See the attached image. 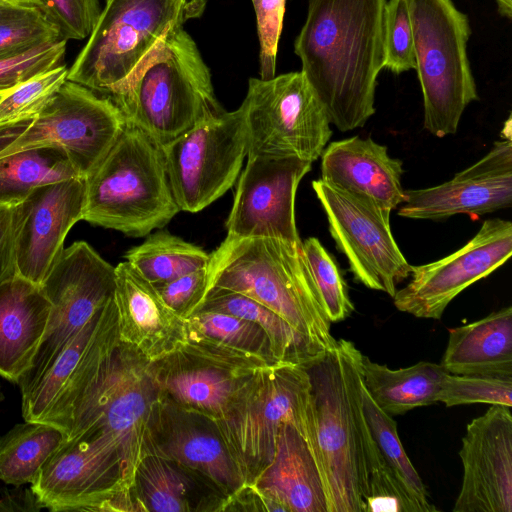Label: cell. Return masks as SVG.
<instances>
[{
    "label": "cell",
    "mask_w": 512,
    "mask_h": 512,
    "mask_svg": "<svg viewBox=\"0 0 512 512\" xmlns=\"http://www.w3.org/2000/svg\"><path fill=\"white\" fill-rule=\"evenodd\" d=\"M402 172L401 160L371 138L334 141L321 154L320 179L389 213L404 201Z\"/></svg>",
    "instance_id": "603a6c76"
},
{
    "label": "cell",
    "mask_w": 512,
    "mask_h": 512,
    "mask_svg": "<svg viewBox=\"0 0 512 512\" xmlns=\"http://www.w3.org/2000/svg\"><path fill=\"white\" fill-rule=\"evenodd\" d=\"M207 293L235 292L264 305L313 344L331 349L336 339L301 242L226 236L210 254ZM206 298V297H205Z\"/></svg>",
    "instance_id": "277c9868"
},
{
    "label": "cell",
    "mask_w": 512,
    "mask_h": 512,
    "mask_svg": "<svg viewBox=\"0 0 512 512\" xmlns=\"http://www.w3.org/2000/svg\"><path fill=\"white\" fill-rule=\"evenodd\" d=\"M440 365L450 374L512 376V307L448 329Z\"/></svg>",
    "instance_id": "4316f807"
},
{
    "label": "cell",
    "mask_w": 512,
    "mask_h": 512,
    "mask_svg": "<svg viewBox=\"0 0 512 512\" xmlns=\"http://www.w3.org/2000/svg\"><path fill=\"white\" fill-rule=\"evenodd\" d=\"M180 212L170 187L162 148L126 123L109 152L85 178L82 220L144 237Z\"/></svg>",
    "instance_id": "8992f818"
},
{
    "label": "cell",
    "mask_w": 512,
    "mask_h": 512,
    "mask_svg": "<svg viewBox=\"0 0 512 512\" xmlns=\"http://www.w3.org/2000/svg\"><path fill=\"white\" fill-rule=\"evenodd\" d=\"M480 160L437 186L404 190L398 215L410 219L444 220L456 214L483 215L512 204L511 117Z\"/></svg>",
    "instance_id": "e0dca14e"
},
{
    "label": "cell",
    "mask_w": 512,
    "mask_h": 512,
    "mask_svg": "<svg viewBox=\"0 0 512 512\" xmlns=\"http://www.w3.org/2000/svg\"><path fill=\"white\" fill-rule=\"evenodd\" d=\"M511 254L512 223L500 218L486 220L457 251L412 266L409 283L393 297L394 306L417 318L439 320L456 296L498 269Z\"/></svg>",
    "instance_id": "9a60e30c"
},
{
    "label": "cell",
    "mask_w": 512,
    "mask_h": 512,
    "mask_svg": "<svg viewBox=\"0 0 512 512\" xmlns=\"http://www.w3.org/2000/svg\"><path fill=\"white\" fill-rule=\"evenodd\" d=\"M85 179L39 186L17 203L15 239L18 276L41 285L64 250V241L82 220Z\"/></svg>",
    "instance_id": "ffe728a7"
},
{
    "label": "cell",
    "mask_w": 512,
    "mask_h": 512,
    "mask_svg": "<svg viewBox=\"0 0 512 512\" xmlns=\"http://www.w3.org/2000/svg\"><path fill=\"white\" fill-rule=\"evenodd\" d=\"M17 204L0 205V285L18 277L15 239Z\"/></svg>",
    "instance_id": "bcb514c9"
},
{
    "label": "cell",
    "mask_w": 512,
    "mask_h": 512,
    "mask_svg": "<svg viewBox=\"0 0 512 512\" xmlns=\"http://www.w3.org/2000/svg\"><path fill=\"white\" fill-rule=\"evenodd\" d=\"M446 373L440 364L427 361L394 370L363 354L360 359L364 387L377 406L390 416L436 403Z\"/></svg>",
    "instance_id": "83f0119b"
},
{
    "label": "cell",
    "mask_w": 512,
    "mask_h": 512,
    "mask_svg": "<svg viewBox=\"0 0 512 512\" xmlns=\"http://www.w3.org/2000/svg\"><path fill=\"white\" fill-rule=\"evenodd\" d=\"M144 453L191 469L227 499L244 485L215 421L159 399L149 417Z\"/></svg>",
    "instance_id": "44dd1931"
},
{
    "label": "cell",
    "mask_w": 512,
    "mask_h": 512,
    "mask_svg": "<svg viewBox=\"0 0 512 512\" xmlns=\"http://www.w3.org/2000/svg\"><path fill=\"white\" fill-rule=\"evenodd\" d=\"M367 484L363 512H424L382 457L369 428L365 437Z\"/></svg>",
    "instance_id": "8d00e7d4"
},
{
    "label": "cell",
    "mask_w": 512,
    "mask_h": 512,
    "mask_svg": "<svg viewBox=\"0 0 512 512\" xmlns=\"http://www.w3.org/2000/svg\"><path fill=\"white\" fill-rule=\"evenodd\" d=\"M353 342L334 346L303 365L310 378L312 426L308 444L319 469L327 512H363L367 484L360 359Z\"/></svg>",
    "instance_id": "3957f363"
},
{
    "label": "cell",
    "mask_w": 512,
    "mask_h": 512,
    "mask_svg": "<svg viewBox=\"0 0 512 512\" xmlns=\"http://www.w3.org/2000/svg\"><path fill=\"white\" fill-rule=\"evenodd\" d=\"M78 177L82 178L62 148L10 154L0 158V205L20 203L39 186Z\"/></svg>",
    "instance_id": "4dcf8cb0"
},
{
    "label": "cell",
    "mask_w": 512,
    "mask_h": 512,
    "mask_svg": "<svg viewBox=\"0 0 512 512\" xmlns=\"http://www.w3.org/2000/svg\"><path fill=\"white\" fill-rule=\"evenodd\" d=\"M437 402L447 407L486 403L512 407V376L446 373Z\"/></svg>",
    "instance_id": "f35d334b"
},
{
    "label": "cell",
    "mask_w": 512,
    "mask_h": 512,
    "mask_svg": "<svg viewBox=\"0 0 512 512\" xmlns=\"http://www.w3.org/2000/svg\"><path fill=\"white\" fill-rule=\"evenodd\" d=\"M302 248L328 320L344 321L353 313L354 304L337 262L316 237L305 239Z\"/></svg>",
    "instance_id": "74e56055"
},
{
    "label": "cell",
    "mask_w": 512,
    "mask_h": 512,
    "mask_svg": "<svg viewBox=\"0 0 512 512\" xmlns=\"http://www.w3.org/2000/svg\"><path fill=\"white\" fill-rule=\"evenodd\" d=\"M166 305L186 319L197 312L207 293V270L201 268L174 280L153 284Z\"/></svg>",
    "instance_id": "f6af8a7d"
},
{
    "label": "cell",
    "mask_w": 512,
    "mask_h": 512,
    "mask_svg": "<svg viewBox=\"0 0 512 512\" xmlns=\"http://www.w3.org/2000/svg\"><path fill=\"white\" fill-rule=\"evenodd\" d=\"M36 1L66 41L89 37L101 12L99 0Z\"/></svg>",
    "instance_id": "7bdbcfd3"
},
{
    "label": "cell",
    "mask_w": 512,
    "mask_h": 512,
    "mask_svg": "<svg viewBox=\"0 0 512 512\" xmlns=\"http://www.w3.org/2000/svg\"><path fill=\"white\" fill-rule=\"evenodd\" d=\"M126 121L109 97L70 80L28 117L0 123V158L17 152L59 147L87 178L114 145Z\"/></svg>",
    "instance_id": "30bf717a"
},
{
    "label": "cell",
    "mask_w": 512,
    "mask_h": 512,
    "mask_svg": "<svg viewBox=\"0 0 512 512\" xmlns=\"http://www.w3.org/2000/svg\"><path fill=\"white\" fill-rule=\"evenodd\" d=\"M50 309L40 285L19 276L0 285V377L18 384L29 370Z\"/></svg>",
    "instance_id": "cb8c5ba5"
},
{
    "label": "cell",
    "mask_w": 512,
    "mask_h": 512,
    "mask_svg": "<svg viewBox=\"0 0 512 512\" xmlns=\"http://www.w3.org/2000/svg\"><path fill=\"white\" fill-rule=\"evenodd\" d=\"M259 39L260 78L271 79L276 72L278 43L283 28L286 0H251Z\"/></svg>",
    "instance_id": "ee69618b"
},
{
    "label": "cell",
    "mask_w": 512,
    "mask_h": 512,
    "mask_svg": "<svg viewBox=\"0 0 512 512\" xmlns=\"http://www.w3.org/2000/svg\"><path fill=\"white\" fill-rule=\"evenodd\" d=\"M177 1H180V2H186L187 0H177Z\"/></svg>",
    "instance_id": "816d5d0a"
},
{
    "label": "cell",
    "mask_w": 512,
    "mask_h": 512,
    "mask_svg": "<svg viewBox=\"0 0 512 512\" xmlns=\"http://www.w3.org/2000/svg\"><path fill=\"white\" fill-rule=\"evenodd\" d=\"M132 125L160 146L224 109L197 44L178 24L127 84L108 95Z\"/></svg>",
    "instance_id": "5b68a950"
},
{
    "label": "cell",
    "mask_w": 512,
    "mask_h": 512,
    "mask_svg": "<svg viewBox=\"0 0 512 512\" xmlns=\"http://www.w3.org/2000/svg\"><path fill=\"white\" fill-rule=\"evenodd\" d=\"M384 68L394 74L416 69L413 33L406 0H388L384 14Z\"/></svg>",
    "instance_id": "60d3db41"
},
{
    "label": "cell",
    "mask_w": 512,
    "mask_h": 512,
    "mask_svg": "<svg viewBox=\"0 0 512 512\" xmlns=\"http://www.w3.org/2000/svg\"><path fill=\"white\" fill-rule=\"evenodd\" d=\"M115 272L119 340L149 361L180 347L185 341V319L127 261L119 263Z\"/></svg>",
    "instance_id": "7402d4cb"
},
{
    "label": "cell",
    "mask_w": 512,
    "mask_h": 512,
    "mask_svg": "<svg viewBox=\"0 0 512 512\" xmlns=\"http://www.w3.org/2000/svg\"><path fill=\"white\" fill-rule=\"evenodd\" d=\"M133 489L144 511L223 512L227 498L208 480L183 465L144 453Z\"/></svg>",
    "instance_id": "484cf974"
},
{
    "label": "cell",
    "mask_w": 512,
    "mask_h": 512,
    "mask_svg": "<svg viewBox=\"0 0 512 512\" xmlns=\"http://www.w3.org/2000/svg\"><path fill=\"white\" fill-rule=\"evenodd\" d=\"M216 426L244 484H253L273 459L280 428L292 424L309 444L311 383L303 365L260 369Z\"/></svg>",
    "instance_id": "52a82bcc"
},
{
    "label": "cell",
    "mask_w": 512,
    "mask_h": 512,
    "mask_svg": "<svg viewBox=\"0 0 512 512\" xmlns=\"http://www.w3.org/2000/svg\"><path fill=\"white\" fill-rule=\"evenodd\" d=\"M311 162L296 157H248L226 220L227 235L301 242L295 198Z\"/></svg>",
    "instance_id": "2e32d148"
},
{
    "label": "cell",
    "mask_w": 512,
    "mask_h": 512,
    "mask_svg": "<svg viewBox=\"0 0 512 512\" xmlns=\"http://www.w3.org/2000/svg\"><path fill=\"white\" fill-rule=\"evenodd\" d=\"M386 1L308 0L294 52L330 123L342 132L363 127L375 113Z\"/></svg>",
    "instance_id": "7a4b0ae2"
},
{
    "label": "cell",
    "mask_w": 512,
    "mask_h": 512,
    "mask_svg": "<svg viewBox=\"0 0 512 512\" xmlns=\"http://www.w3.org/2000/svg\"><path fill=\"white\" fill-rule=\"evenodd\" d=\"M102 309L67 343L35 387L21 396L22 416L25 421L42 419L85 352L99 322Z\"/></svg>",
    "instance_id": "e575fe53"
},
{
    "label": "cell",
    "mask_w": 512,
    "mask_h": 512,
    "mask_svg": "<svg viewBox=\"0 0 512 512\" xmlns=\"http://www.w3.org/2000/svg\"><path fill=\"white\" fill-rule=\"evenodd\" d=\"M51 309L36 355L17 384L21 396L29 393L67 343L113 297L115 267L87 242L64 248L40 285Z\"/></svg>",
    "instance_id": "4fadbf2b"
},
{
    "label": "cell",
    "mask_w": 512,
    "mask_h": 512,
    "mask_svg": "<svg viewBox=\"0 0 512 512\" xmlns=\"http://www.w3.org/2000/svg\"><path fill=\"white\" fill-rule=\"evenodd\" d=\"M3 399V395H2V392H1V387H0V400Z\"/></svg>",
    "instance_id": "f907efd6"
},
{
    "label": "cell",
    "mask_w": 512,
    "mask_h": 512,
    "mask_svg": "<svg viewBox=\"0 0 512 512\" xmlns=\"http://www.w3.org/2000/svg\"><path fill=\"white\" fill-rule=\"evenodd\" d=\"M420 82L424 128L455 134L465 108L479 99L467 54L472 30L452 0H406Z\"/></svg>",
    "instance_id": "ba28073f"
},
{
    "label": "cell",
    "mask_w": 512,
    "mask_h": 512,
    "mask_svg": "<svg viewBox=\"0 0 512 512\" xmlns=\"http://www.w3.org/2000/svg\"><path fill=\"white\" fill-rule=\"evenodd\" d=\"M148 365L146 357L119 340L111 299L80 361L40 420L58 427L73 442L115 444L130 487L158 400Z\"/></svg>",
    "instance_id": "6da1fadb"
},
{
    "label": "cell",
    "mask_w": 512,
    "mask_h": 512,
    "mask_svg": "<svg viewBox=\"0 0 512 512\" xmlns=\"http://www.w3.org/2000/svg\"><path fill=\"white\" fill-rule=\"evenodd\" d=\"M60 40L59 29L40 7L0 0V60Z\"/></svg>",
    "instance_id": "836d02e7"
},
{
    "label": "cell",
    "mask_w": 512,
    "mask_h": 512,
    "mask_svg": "<svg viewBox=\"0 0 512 512\" xmlns=\"http://www.w3.org/2000/svg\"><path fill=\"white\" fill-rule=\"evenodd\" d=\"M227 511H280V508L253 484H244L227 499L223 512Z\"/></svg>",
    "instance_id": "c3c4849f"
},
{
    "label": "cell",
    "mask_w": 512,
    "mask_h": 512,
    "mask_svg": "<svg viewBox=\"0 0 512 512\" xmlns=\"http://www.w3.org/2000/svg\"><path fill=\"white\" fill-rule=\"evenodd\" d=\"M68 68L58 65L23 81L0 99V123L40 111L66 82Z\"/></svg>",
    "instance_id": "ab89813d"
},
{
    "label": "cell",
    "mask_w": 512,
    "mask_h": 512,
    "mask_svg": "<svg viewBox=\"0 0 512 512\" xmlns=\"http://www.w3.org/2000/svg\"><path fill=\"white\" fill-rule=\"evenodd\" d=\"M185 322L224 345L256 355L271 365L279 363L274 357L267 333L254 321L223 312L197 311Z\"/></svg>",
    "instance_id": "d590c367"
},
{
    "label": "cell",
    "mask_w": 512,
    "mask_h": 512,
    "mask_svg": "<svg viewBox=\"0 0 512 512\" xmlns=\"http://www.w3.org/2000/svg\"><path fill=\"white\" fill-rule=\"evenodd\" d=\"M148 369L159 400L216 421L262 368L238 365L183 342L149 361Z\"/></svg>",
    "instance_id": "ac0fdd59"
},
{
    "label": "cell",
    "mask_w": 512,
    "mask_h": 512,
    "mask_svg": "<svg viewBox=\"0 0 512 512\" xmlns=\"http://www.w3.org/2000/svg\"><path fill=\"white\" fill-rule=\"evenodd\" d=\"M201 8L177 0H105L67 80L102 94L118 92L170 30Z\"/></svg>",
    "instance_id": "9c48e42d"
},
{
    "label": "cell",
    "mask_w": 512,
    "mask_h": 512,
    "mask_svg": "<svg viewBox=\"0 0 512 512\" xmlns=\"http://www.w3.org/2000/svg\"><path fill=\"white\" fill-rule=\"evenodd\" d=\"M240 108L247 158L296 157L313 163L332 135L328 115L301 71L250 78Z\"/></svg>",
    "instance_id": "8fae6325"
},
{
    "label": "cell",
    "mask_w": 512,
    "mask_h": 512,
    "mask_svg": "<svg viewBox=\"0 0 512 512\" xmlns=\"http://www.w3.org/2000/svg\"><path fill=\"white\" fill-rule=\"evenodd\" d=\"M454 512H512L511 407L491 405L466 427Z\"/></svg>",
    "instance_id": "d6986e66"
},
{
    "label": "cell",
    "mask_w": 512,
    "mask_h": 512,
    "mask_svg": "<svg viewBox=\"0 0 512 512\" xmlns=\"http://www.w3.org/2000/svg\"><path fill=\"white\" fill-rule=\"evenodd\" d=\"M497 10L502 17L512 18V0H495Z\"/></svg>",
    "instance_id": "681fc988"
},
{
    "label": "cell",
    "mask_w": 512,
    "mask_h": 512,
    "mask_svg": "<svg viewBox=\"0 0 512 512\" xmlns=\"http://www.w3.org/2000/svg\"><path fill=\"white\" fill-rule=\"evenodd\" d=\"M253 485L283 512H327L323 481L297 429L284 423L270 464Z\"/></svg>",
    "instance_id": "d4e9b609"
},
{
    "label": "cell",
    "mask_w": 512,
    "mask_h": 512,
    "mask_svg": "<svg viewBox=\"0 0 512 512\" xmlns=\"http://www.w3.org/2000/svg\"><path fill=\"white\" fill-rule=\"evenodd\" d=\"M66 40L48 43L0 60V99L28 78L62 64Z\"/></svg>",
    "instance_id": "b9f144b4"
},
{
    "label": "cell",
    "mask_w": 512,
    "mask_h": 512,
    "mask_svg": "<svg viewBox=\"0 0 512 512\" xmlns=\"http://www.w3.org/2000/svg\"><path fill=\"white\" fill-rule=\"evenodd\" d=\"M210 254L165 230L147 235L125 254L132 268L152 284L174 280L208 265Z\"/></svg>",
    "instance_id": "1f68e13d"
},
{
    "label": "cell",
    "mask_w": 512,
    "mask_h": 512,
    "mask_svg": "<svg viewBox=\"0 0 512 512\" xmlns=\"http://www.w3.org/2000/svg\"><path fill=\"white\" fill-rule=\"evenodd\" d=\"M180 211L197 213L236 182L247 156L242 109L213 114L161 146Z\"/></svg>",
    "instance_id": "7c38bea8"
},
{
    "label": "cell",
    "mask_w": 512,
    "mask_h": 512,
    "mask_svg": "<svg viewBox=\"0 0 512 512\" xmlns=\"http://www.w3.org/2000/svg\"><path fill=\"white\" fill-rule=\"evenodd\" d=\"M64 438L62 430L49 423L16 424L0 437V480L7 485L31 484Z\"/></svg>",
    "instance_id": "f546056e"
},
{
    "label": "cell",
    "mask_w": 512,
    "mask_h": 512,
    "mask_svg": "<svg viewBox=\"0 0 512 512\" xmlns=\"http://www.w3.org/2000/svg\"><path fill=\"white\" fill-rule=\"evenodd\" d=\"M312 188L355 281L393 298L397 285L410 277L412 265L393 237L390 213L322 179L314 180Z\"/></svg>",
    "instance_id": "5bb4252c"
},
{
    "label": "cell",
    "mask_w": 512,
    "mask_h": 512,
    "mask_svg": "<svg viewBox=\"0 0 512 512\" xmlns=\"http://www.w3.org/2000/svg\"><path fill=\"white\" fill-rule=\"evenodd\" d=\"M12 486H0V512H38L45 509L31 486Z\"/></svg>",
    "instance_id": "7dc6e473"
},
{
    "label": "cell",
    "mask_w": 512,
    "mask_h": 512,
    "mask_svg": "<svg viewBox=\"0 0 512 512\" xmlns=\"http://www.w3.org/2000/svg\"><path fill=\"white\" fill-rule=\"evenodd\" d=\"M198 311L223 312L256 322L267 333L277 362L306 365L325 352L278 314L239 293L209 292Z\"/></svg>",
    "instance_id": "f1b7e54d"
},
{
    "label": "cell",
    "mask_w": 512,
    "mask_h": 512,
    "mask_svg": "<svg viewBox=\"0 0 512 512\" xmlns=\"http://www.w3.org/2000/svg\"><path fill=\"white\" fill-rule=\"evenodd\" d=\"M361 403L370 434L386 464L424 512L437 511V508L430 503L425 485L404 450L397 432L396 421L377 406L363 383L361 384Z\"/></svg>",
    "instance_id": "d6a6232c"
}]
</instances>
